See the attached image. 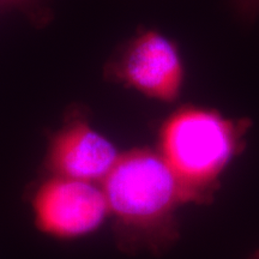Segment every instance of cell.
I'll list each match as a JSON object with an SVG mask.
<instances>
[{
	"label": "cell",
	"mask_w": 259,
	"mask_h": 259,
	"mask_svg": "<svg viewBox=\"0 0 259 259\" xmlns=\"http://www.w3.org/2000/svg\"><path fill=\"white\" fill-rule=\"evenodd\" d=\"M100 184L124 250L161 254L179 240L177 211L190 203L158 151L138 148L120 154Z\"/></svg>",
	"instance_id": "cell-1"
},
{
	"label": "cell",
	"mask_w": 259,
	"mask_h": 259,
	"mask_svg": "<svg viewBox=\"0 0 259 259\" xmlns=\"http://www.w3.org/2000/svg\"><path fill=\"white\" fill-rule=\"evenodd\" d=\"M248 118H227L215 109L184 106L164 120L158 153L176 174L189 203H211L221 178L246 147Z\"/></svg>",
	"instance_id": "cell-2"
},
{
	"label": "cell",
	"mask_w": 259,
	"mask_h": 259,
	"mask_svg": "<svg viewBox=\"0 0 259 259\" xmlns=\"http://www.w3.org/2000/svg\"><path fill=\"white\" fill-rule=\"evenodd\" d=\"M37 228L58 239H76L100 228L109 215L101 184L51 176L31 197Z\"/></svg>",
	"instance_id": "cell-3"
},
{
	"label": "cell",
	"mask_w": 259,
	"mask_h": 259,
	"mask_svg": "<svg viewBox=\"0 0 259 259\" xmlns=\"http://www.w3.org/2000/svg\"><path fill=\"white\" fill-rule=\"evenodd\" d=\"M120 78L148 97L174 102L184 83V65L176 45L157 31L149 30L125 52Z\"/></svg>",
	"instance_id": "cell-4"
},
{
	"label": "cell",
	"mask_w": 259,
	"mask_h": 259,
	"mask_svg": "<svg viewBox=\"0 0 259 259\" xmlns=\"http://www.w3.org/2000/svg\"><path fill=\"white\" fill-rule=\"evenodd\" d=\"M120 154L88 122L76 120L64 126L52 139L46 167L52 176L101 183Z\"/></svg>",
	"instance_id": "cell-5"
},
{
	"label": "cell",
	"mask_w": 259,
	"mask_h": 259,
	"mask_svg": "<svg viewBox=\"0 0 259 259\" xmlns=\"http://www.w3.org/2000/svg\"><path fill=\"white\" fill-rule=\"evenodd\" d=\"M228 4L242 24H253L259 17V0H228Z\"/></svg>",
	"instance_id": "cell-6"
},
{
	"label": "cell",
	"mask_w": 259,
	"mask_h": 259,
	"mask_svg": "<svg viewBox=\"0 0 259 259\" xmlns=\"http://www.w3.org/2000/svg\"><path fill=\"white\" fill-rule=\"evenodd\" d=\"M248 259H259V250L253 252V253L251 254V257L248 258Z\"/></svg>",
	"instance_id": "cell-7"
}]
</instances>
